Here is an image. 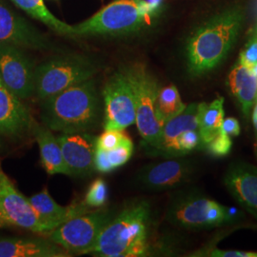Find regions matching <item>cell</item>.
<instances>
[{
    "mask_svg": "<svg viewBox=\"0 0 257 257\" xmlns=\"http://www.w3.org/2000/svg\"><path fill=\"white\" fill-rule=\"evenodd\" d=\"M152 210L143 200L127 203L102 230L87 254L101 257L147 256L151 252Z\"/></svg>",
    "mask_w": 257,
    "mask_h": 257,
    "instance_id": "cell-1",
    "label": "cell"
},
{
    "mask_svg": "<svg viewBox=\"0 0 257 257\" xmlns=\"http://www.w3.org/2000/svg\"><path fill=\"white\" fill-rule=\"evenodd\" d=\"M40 102L42 124L53 132H90L98 125L101 116L93 77Z\"/></svg>",
    "mask_w": 257,
    "mask_h": 257,
    "instance_id": "cell-2",
    "label": "cell"
},
{
    "mask_svg": "<svg viewBox=\"0 0 257 257\" xmlns=\"http://www.w3.org/2000/svg\"><path fill=\"white\" fill-rule=\"evenodd\" d=\"M243 19L242 10L232 8L193 33L186 48L190 74L193 76L207 74L224 61L237 40Z\"/></svg>",
    "mask_w": 257,
    "mask_h": 257,
    "instance_id": "cell-3",
    "label": "cell"
},
{
    "mask_svg": "<svg viewBox=\"0 0 257 257\" xmlns=\"http://www.w3.org/2000/svg\"><path fill=\"white\" fill-rule=\"evenodd\" d=\"M158 4L146 0H115L74 26V37L127 36L149 23Z\"/></svg>",
    "mask_w": 257,
    "mask_h": 257,
    "instance_id": "cell-4",
    "label": "cell"
},
{
    "mask_svg": "<svg viewBox=\"0 0 257 257\" xmlns=\"http://www.w3.org/2000/svg\"><path fill=\"white\" fill-rule=\"evenodd\" d=\"M165 218L173 226L185 230H206L234 224L230 219L228 207L191 189L172 195Z\"/></svg>",
    "mask_w": 257,
    "mask_h": 257,
    "instance_id": "cell-5",
    "label": "cell"
},
{
    "mask_svg": "<svg viewBox=\"0 0 257 257\" xmlns=\"http://www.w3.org/2000/svg\"><path fill=\"white\" fill-rule=\"evenodd\" d=\"M98 66L87 56L62 55L36 68L35 94L39 101L92 78Z\"/></svg>",
    "mask_w": 257,
    "mask_h": 257,
    "instance_id": "cell-6",
    "label": "cell"
},
{
    "mask_svg": "<svg viewBox=\"0 0 257 257\" xmlns=\"http://www.w3.org/2000/svg\"><path fill=\"white\" fill-rule=\"evenodd\" d=\"M124 70L135 92L136 124L146 150L156 145L163 127L156 114V98L160 88L145 65L136 63Z\"/></svg>",
    "mask_w": 257,
    "mask_h": 257,
    "instance_id": "cell-7",
    "label": "cell"
},
{
    "mask_svg": "<svg viewBox=\"0 0 257 257\" xmlns=\"http://www.w3.org/2000/svg\"><path fill=\"white\" fill-rule=\"evenodd\" d=\"M113 216L109 208H97L66 221L46 236L73 254H87Z\"/></svg>",
    "mask_w": 257,
    "mask_h": 257,
    "instance_id": "cell-8",
    "label": "cell"
},
{
    "mask_svg": "<svg viewBox=\"0 0 257 257\" xmlns=\"http://www.w3.org/2000/svg\"><path fill=\"white\" fill-rule=\"evenodd\" d=\"M198 172L197 161L182 157L166 158L139 169L135 183L139 188L152 192L175 190L191 183Z\"/></svg>",
    "mask_w": 257,
    "mask_h": 257,
    "instance_id": "cell-9",
    "label": "cell"
},
{
    "mask_svg": "<svg viewBox=\"0 0 257 257\" xmlns=\"http://www.w3.org/2000/svg\"><path fill=\"white\" fill-rule=\"evenodd\" d=\"M102 96L104 101V130L126 128L136 124V98L132 83L125 70L112 74L105 84Z\"/></svg>",
    "mask_w": 257,
    "mask_h": 257,
    "instance_id": "cell-10",
    "label": "cell"
},
{
    "mask_svg": "<svg viewBox=\"0 0 257 257\" xmlns=\"http://www.w3.org/2000/svg\"><path fill=\"white\" fill-rule=\"evenodd\" d=\"M36 68L22 48L0 43V80L19 98L35 94Z\"/></svg>",
    "mask_w": 257,
    "mask_h": 257,
    "instance_id": "cell-11",
    "label": "cell"
},
{
    "mask_svg": "<svg viewBox=\"0 0 257 257\" xmlns=\"http://www.w3.org/2000/svg\"><path fill=\"white\" fill-rule=\"evenodd\" d=\"M0 209L12 226L45 235L51 231L39 219L29 198L19 192L4 172L0 161Z\"/></svg>",
    "mask_w": 257,
    "mask_h": 257,
    "instance_id": "cell-12",
    "label": "cell"
},
{
    "mask_svg": "<svg viewBox=\"0 0 257 257\" xmlns=\"http://www.w3.org/2000/svg\"><path fill=\"white\" fill-rule=\"evenodd\" d=\"M57 138L70 176L84 178L95 172L94 153L96 137L89 132H76L59 133Z\"/></svg>",
    "mask_w": 257,
    "mask_h": 257,
    "instance_id": "cell-13",
    "label": "cell"
},
{
    "mask_svg": "<svg viewBox=\"0 0 257 257\" xmlns=\"http://www.w3.org/2000/svg\"><path fill=\"white\" fill-rule=\"evenodd\" d=\"M0 43L33 50L51 49V43L44 35L2 2H0Z\"/></svg>",
    "mask_w": 257,
    "mask_h": 257,
    "instance_id": "cell-14",
    "label": "cell"
},
{
    "mask_svg": "<svg viewBox=\"0 0 257 257\" xmlns=\"http://www.w3.org/2000/svg\"><path fill=\"white\" fill-rule=\"evenodd\" d=\"M34 122L21 99L0 80V136L20 140L32 133Z\"/></svg>",
    "mask_w": 257,
    "mask_h": 257,
    "instance_id": "cell-15",
    "label": "cell"
},
{
    "mask_svg": "<svg viewBox=\"0 0 257 257\" xmlns=\"http://www.w3.org/2000/svg\"><path fill=\"white\" fill-rule=\"evenodd\" d=\"M224 184L235 201L257 219V167L244 161L230 163Z\"/></svg>",
    "mask_w": 257,
    "mask_h": 257,
    "instance_id": "cell-16",
    "label": "cell"
},
{
    "mask_svg": "<svg viewBox=\"0 0 257 257\" xmlns=\"http://www.w3.org/2000/svg\"><path fill=\"white\" fill-rule=\"evenodd\" d=\"M192 130H198V104L196 103L186 106L182 112L166 121L156 145L146 149L148 155L169 158L176 139L185 132Z\"/></svg>",
    "mask_w": 257,
    "mask_h": 257,
    "instance_id": "cell-17",
    "label": "cell"
},
{
    "mask_svg": "<svg viewBox=\"0 0 257 257\" xmlns=\"http://www.w3.org/2000/svg\"><path fill=\"white\" fill-rule=\"evenodd\" d=\"M29 201L37 212L39 219L46 225L51 231L74 216L92 211L85 205L83 200L79 202L74 201L68 206L59 205L55 202L47 188L29 197Z\"/></svg>",
    "mask_w": 257,
    "mask_h": 257,
    "instance_id": "cell-18",
    "label": "cell"
},
{
    "mask_svg": "<svg viewBox=\"0 0 257 257\" xmlns=\"http://www.w3.org/2000/svg\"><path fill=\"white\" fill-rule=\"evenodd\" d=\"M74 254L50 239L0 237V257H71Z\"/></svg>",
    "mask_w": 257,
    "mask_h": 257,
    "instance_id": "cell-19",
    "label": "cell"
},
{
    "mask_svg": "<svg viewBox=\"0 0 257 257\" xmlns=\"http://www.w3.org/2000/svg\"><path fill=\"white\" fill-rule=\"evenodd\" d=\"M32 134L37 141L41 164L49 175H64L70 176L69 170L65 163L62 150L57 137L52 130L39 125L35 120Z\"/></svg>",
    "mask_w": 257,
    "mask_h": 257,
    "instance_id": "cell-20",
    "label": "cell"
},
{
    "mask_svg": "<svg viewBox=\"0 0 257 257\" xmlns=\"http://www.w3.org/2000/svg\"><path fill=\"white\" fill-rule=\"evenodd\" d=\"M229 87L244 118L248 119L257 101V78L252 68L238 61L229 74Z\"/></svg>",
    "mask_w": 257,
    "mask_h": 257,
    "instance_id": "cell-21",
    "label": "cell"
},
{
    "mask_svg": "<svg viewBox=\"0 0 257 257\" xmlns=\"http://www.w3.org/2000/svg\"><path fill=\"white\" fill-rule=\"evenodd\" d=\"M224 119V98L222 96H217L211 103L198 104V132L202 147L220 133Z\"/></svg>",
    "mask_w": 257,
    "mask_h": 257,
    "instance_id": "cell-22",
    "label": "cell"
},
{
    "mask_svg": "<svg viewBox=\"0 0 257 257\" xmlns=\"http://www.w3.org/2000/svg\"><path fill=\"white\" fill-rule=\"evenodd\" d=\"M12 2L19 9L24 11L32 18L41 21L57 34L74 37V26L55 18L48 10L43 0H12Z\"/></svg>",
    "mask_w": 257,
    "mask_h": 257,
    "instance_id": "cell-23",
    "label": "cell"
},
{
    "mask_svg": "<svg viewBox=\"0 0 257 257\" xmlns=\"http://www.w3.org/2000/svg\"><path fill=\"white\" fill-rule=\"evenodd\" d=\"M134 142L131 138L118 147L109 151L95 149L94 170L101 174H108L125 165L134 155Z\"/></svg>",
    "mask_w": 257,
    "mask_h": 257,
    "instance_id": "cell-24",
    "label": "cell"
},
{
    "mask_svg": "<svg viewBox=\"0 0 257 257\" xmlns=\"http://www.w3.org/2000/svg\"><path fill=\"white\" fill-rule=\"evenodd\" d=\"M186 106L175 85L159 89L156 98V114L162 124L182 112Z\"/></svg>",
    "mask_w": 257,
    "mask_h": 257,
    "instance_id": "cell-25",
    "label": "cell"
},
{
    "mask_svg": "<svg viewBox=\"0 0 257 257\" xmlns=\"http://www.w3.org/2000/svg\"><path fill=\"white\" fill-rule=\"evenodd\" d=\"M108 200V186L103 178H97L92 181L89 186L85 196L83 198V202L90 208L94 210L97 208L104 207Z\"/></svg>",
    "mask_w": 257,
    "mask_h": 257,
    "instance_id": "cell-26",
    "label": "cell"
},
{
    "mask_svg": "<svg viewBox=\"0 0 257 257\" xmlns=\"http://www.w3.org/2000/svg\"><path fill=\"white\" fill-rule=\"evenodd\" d=\"M130 137L120 130H104V133L95 139V149L102 151H109L111 149L118 147Z\"/></svg>",
    "mask_w": 257,
    "mask_h": 257,
    "instance_id": "cell-27",
    "label": "cell"
},
{
    "mask_svg": "<svg viewBox=\"0 0 257 257\" xmlns=\"http://www.w3.org/2000/svg\"><path fill=\"white\" fill-rule=\"evenodd\" d=\"M238 61L249 68H253L257 64V23L252 29L244 49L240 53Z\"/></svg>",
    "mask_w": 257,
    "mask_h": 257,
    "instance_id": "cell-28",
    "label": "cell"
},
{
    "mask_svg": "<svg viewBox=\"0 0 257 257\" xmlns=\"http://www.w3.org/2000/svg\"><path fill=\"white\" fill-rule=\"evenodd\" d=\"M205 147L208 149L212 156H225L229 155L232 147V141L230 137L220 132Z\"/></svg>",
    "mask_w": 257,
    "mask_h": 257,
    "instance_id": "cell-29",
    "label": "cell"
},
{
    "mask_svg": "<svg viewBox=\"0 0 257 257\" xmlns=\"http://www.w3.org/2000/svg\"><path fill=\"white\" fill-rule=\"evenodd\" d=\"M209 256L212 257H257L255 251H244V250H224L219 248H213L208 251Z\"/></svg>",
    "mask_w": 257,
    "mask_h": 257,
    "instance_id": "cell-30",
    "label": "cell"
},
{
    "mask_svg": "<svg viewBox=\"0 0 257 257\" xmlns=\"http://www.w3.org/2000/svg\"><path fill=\"white\" fill-rule=\"evenodd\" d=\"M220 132L229 137H237L241 132L238 120L233 117L225 118L222 123Z\"/></svg>",
    "mask_w": 257,
    "mask_h": 257,
    "instance_id": "cell-31",
    "label": "cell"
},
{
    "mask_svg": "<svg viewBox=\"0 0 257 257\" xmlns=\"http://www.w3.org/2000/svg\"><path fill=\"white\" fill-rule=\"evenodd\" d=\"M9 227H13V226L0 209V228H9Z\"/></svg>",
    "mask_w": 257,
    "mask_h": 257,
    "instance_id": "cell-32",
    "label": "cell"
},
{
    "mask_svg": "<svg viewBox=\"0 0 257 257\" xmlns=\"http://www.w3.org/2000/svg\"><path fill=\"white\" fill-rule=\"evenodd\" d=\"M252 121H253V125H257V103L254 104V109L252 112Z\"/></svg>",
    "mask_w": 257,
    "mask_h": 257,
    "instance_id": "cell-33",
    "label": "cell"
},
{
    "mask_svg": "<svg viewBox=\"0 0 257 257\" xmlns=\"http://www.w3.org/2000/svg\"><path fill=\"white\" fill-rule=\"evenodd\" d=\"M252 70H253V72H254V74H255V76H256L257 78V64L252 68Z\"/></svg>",
    "mask_w": 257,
    "mask_h": 257,
    "instance_id": "cell-34",
    "label": "cell"
},
{
    "mask_svg": "<svg viewBox=\"0 0 257 257\" xmlns=\"http://www.w3.org/2000/svg\"><path fill=\"white\" fill-rule=\"evenodd\" d=\"M2 149H3V143H2L1 138H0V150H2Z\"/></svg>",
    "mask_w": 257,
    "mask_h": 257,
    "instance_id": "cell-35",
    "label": "cell"
}]
</instances>
